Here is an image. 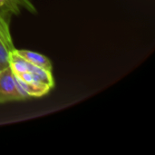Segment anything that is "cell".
Here are the masks:
<instances>
[{
  "instance_id": "6da1fadb",
  "label": "cell",
  "mask_w": 155,
  "mask_h": 155,
  "mask_svg": "<svg viewBox=\"0 0 155 155\" xmlns=\"http://www.w3.org/2000/svg\"><path fill=\"white\" fill-rule=\"evenodd\" d=\"M26 99V96L20 90L13 71L8 66L0 73V104L9 101Z\"/></svg>"
},
{
  "instance_id": "7a4b0ae2",
  "label": "cell",
  "mask_w": 155,
  "mask_h": 155,
  "mask_svg": "<svg viewBox=\"0 0 155 155\" xmlns=\"http://www.w3.org/2000/svg\"><path fill=\"white\" fill-rule=\"evenodd\" d=\"M8 25H0V67L5 69L9 66V54L14 50Z\"/></svg>"
},
{
  "instance_id": "3957f363",
  "label": "cell",
  "mask_w": 155,
  "mask_h": 155,
  "mask_svg": "<svg viewBox=\"0 0 155 155\" xmlns=\"http://www.w3.org/2000/svg\"><path fill=\"white\" fill-rule=\"evenodd\" d=\"M15 81L22 91V93L26 96V98L29 97H41L45 94H46L50 91V87L42 84H34V83H27L20 78H18L16 75H15Z\"/></svg>"
},
{
  "instance_id": "277c9868",
  "label": "cell",
  "mask_w": 155,
  "mask_h": 155,
  "mask_svg": "<svg viewBox=\"0 0 155 155\" xmlns=\"http://www.w3.org/2000/svg\"><path fill=\"white\" fill-rule=\"evenodd\" d=\"M15 52L19 55H21L24 59H25L29 63L33 64L34 65H36L38 67L44 68V69L48 70V71H52L51 61L46 56H45L39 53L30 51V50H17V49H15Z\"/></svg>"
},
{
  "instance_id": "5b68a950",
  "label": "cell",
  "mask_w": 155,
  "mask_h": 155,
  "mask_svg": "<svg viewBox=\"0 0 155 155\" xmlns=\"http://www.w3.org/2000/svg\"><path fill=\"white\" fill-rule=\"evenodd\" d=\"M33 64L29 63L25 59H24L21 55H19L15 49H14L9 54V67L13 71L14 74H22L25 72H32L35 68Z\"/></svg>"
},
{
  "instance_id": "8992f818",
  "label": "cell",
  "mask_w": 155,
  "mask_h": 155,
  "mask_svg": "<svg viewBox=\"0 0 155 155\" xmlns=\"http://www.w3.org/2000/svg\"><path fill=\"white\" fill-rule=\"evenodd\" d=\"M15 2L19 5V6L21 5V6L26 8L30 12H35V8L34 5L32 4L31 0H15Z\"/></svg>"
},
{
  "instance_id": "52a82bcc",
  "label": "cell",
  "mask_w": 155,
  "mask_h": 155,
  "mask_svg": "<svg viewBox=\"0 0 155 155\" xmlns=\"http://www.w3.org/2000/svg\"><path fill=\"white\" fill-rule=\"evenodd\" d=\"M8 1H9V2H10V3H11V4H12L13 5H15V7L19 8V5H18V4H17L16 2H15V0H8Z\"/></svg>"
},
{
  "instance_id": "ba28073f",
  "label": "cell",
  "mask_w": 155,
  "mask_h": 155,
  "mask_svg": "<svg viewBox=\"0 0 155 155\" xmlns=\"http://www.w3.org/2000/svg\"><path fill=\"white\" fill-rule=\"evenodd\" d=\"M1 70H2V69H1V67H0V73H1Z\"/></svg>"
}]
</instances>
